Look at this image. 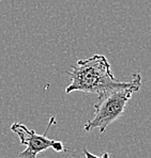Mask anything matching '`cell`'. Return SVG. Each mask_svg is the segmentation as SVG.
Here are the masks:
<instances>
[{
    "instance_id": "cell-1",
    "label": "cell",
    "mask_w": 151,
    "mask_h": 158,
    "mask_svg": "<svg viewBox=\"0 0 151 158\" xmlns=\"http://www.w3.org/2000/svg\"><path fill=\"white\" fill-rule=\"evenodd\" d=\"M71 77V83L66 93L85 92L99 95L103 92L120 88H127L141 82L139 74L133 76L132 81H119L111 73V66L103 55H94L85 60H78L77 65H72L67 72Z\"/></svg>"
},
{
    "instance_id": "cell-2",
    "label": "cell",
    "mask_w": 151,
    "mask_h": 158,
    "mask_svg": "<svg viewBox=\"0 0 151 158\" xmlns=\"http://www.w3.org/2000/svg\"><path fill=\"white\" fill-rule=\"evenodd\" d=\"M140 85L141 82L132 87L110 90L97 95V103L94 105V115L85 124V131L89 132L99 128L100 132L103 134L111 123L123 115L127 102L131 99L133 93L139 91Z\"/></svg>"
},
{
    "instance_id": "cell-4",
    "label": "cell",
    "mask_w": 151,
    "mask_h": 158,
    "mask_svg": "<svg viewBox=\"0 0 151 158\" xmlns=\"http://www.w3.org/2000/svg\"><path fill=\"white\" fill-rule=\"evenodd\" d=\"M84 154H85L86 158H110V155H108V153H104L102 157H97V156H96V155L92 154V153H90L87 148H84Z\"/></svg>"
},
{
    "instance_id": "cell-3",
    "label": "cell",
    "mask_w": 151,
    "mask_h": 158,
    "mask_svg": "<svg viewBox=\"0 0 151 158\" xmlns=\"http://www.w3.org/2000/svg\"><path fill=\"white\" fill-rule=\"evenodd\" d=\"M56 123L55 118L52 117L46 127V131L43 135H38L34 131L29 129L23 123H14L11 126V131L16 134L19 138V141L23 145H26V150H24L19 154L18 158H37L41 152H44L47 148H53L56 152H63L66 151L63 143L60 141L52 140L47 138V132L52 125Z\"/></svg>"
}]
</instances>
